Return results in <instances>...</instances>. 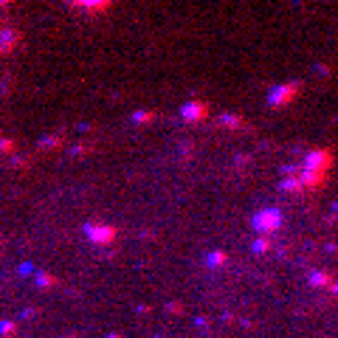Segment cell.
Segmentation results:
<instances>
[{
	"label": "cell",
	"mask_w": 338,
	"mask_h": 338,
	"mask_svg": "<svg viewBox=\"0 0 338 338\" xmlns=\"http://www.w3.org/2000/svg\"><path fill=\"white\" fill-rule=\"evenodd\" d=\"M197 113L203 116V107H186V110H183V119H194Z\"/></svg>",
	"instance_id": "cell-5"
},
{
	"label": "cell",
	"mask_w": 338,
	"mask_h": 338,
	"mask_svg": "<svg viewBox=\"0 0 338 338\" xmlns=\"http://www.w3.org/2000/svg\"><path fill=\"white\" fill-rule=\"evenodd\" d=\"M332 166V152L330 150H318L313 152V155H307V161H304L302 166V186L307 189H318L324 183V178H327V172H330Z\"/></svg>",
	"instance_id": "cell-1"
},
{
	"label": "cell",
	"mask_w": 338,
	"mask_h": 338,
	"mask_svg": "<svg viewBox=\"0 0 338 338\" xmlns=\"http://www.w3.org/2000/svg\"><path fill=\"white\" fill-rule=\"evenodd\" d=\"M90 234H93V240H99V243H107V240H113V229H90Z\"/></svg>",
	"instance_id": "cell-4"
},
{
	"label": "cell",
	"mask_w": 338,
	"mask_h": 338,
	"mask_svg": "<svg viewBox=\"0 0 338 338\" xmlns=\"http://www.w3.org/2000/svg\"><path fill=\"white\" fill-rule=\"evenodd\" d=\"M296 90H299L296 85H279V87H274V90H271L268 101H271L274 107H282V104H288V99H293V96H296Z\"/></svg>",
	"instance_id": "cell-2"
},
{
	"label": "cell",
	"mask_w": 338,
	"mask_h": 338,
	"mask_svg": "<svg viewBox=\"0 0 338 338\" xmlns=\"http://www.w3.org/2000/svg\"><path fill=\"white\" fill-rule=\"evenodd\" d=\"M254 226H257L259 231H274L276 226H279V214H276V211H262V214L257 217V220H254Z\"/></svg>",
	"instance_id": "cell-3"
}]
</instances>
